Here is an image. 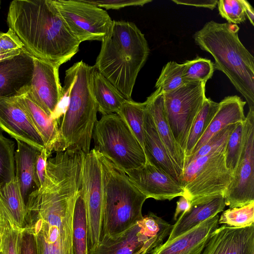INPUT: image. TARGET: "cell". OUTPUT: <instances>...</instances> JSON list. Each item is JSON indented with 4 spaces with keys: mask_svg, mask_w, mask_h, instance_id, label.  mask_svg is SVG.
<instances>
[{
    "mask_svg": "<svg viewBox=\"0 0 254 254\" xmlns=\"http://www.w3.org/2000/svg\"><path fill=\"white\" fill-rule=\"evenodd\" d=\"M97 153L103 175L102 236L115 238L142 218V208L147 198L123 170Z\"/></svg>",
    "mask_w": 254,
    "mask_h": 254,
    "instance_id": "cell-6",
    "label": "cell"
},
{
    "mask_svg": "<svg viewBox=\"0 0 254 254\" xmlns=\"http://www.w3.org/2000/svg\"><path fill=\"white\" fill-rule=\"evenodd\" d=\"M242 3L243 5L244 12L247 16L248 18L249 19L250 23L252 25H254V8L251 4L247 1L245 0H241Z\"/></svg>",
    "mask_w": 254,
    "mask_h": 254,
    "instance_id": "cell-45",
    "label": "cell"
},
{
    "mask_svg": "<svg viewBox=\"0 0 254 254\" xmlns=\"http://www.w3.org/2000/svg\"><path fill=\"white\" fill-rule=\"evenodd\" d=\"M217 5L219 14L229 23L237 25L246 20L241 0H220Z\"/></svg>",
    "mask_w": 254,
    "mask_h": 254,
    "instance_id": "cell-38",
    "label": "cell"
},
{
    "mask_svg": "<svg viewBox=\"0 0 254 254\" xmlns=\"http://www.w3.org/2000/svg\"><path fill=\"white\" fill-rule=\"evenodd\" d=\"M201 254H254V224L244 228L222 224L213 232Z\"/></svg>",
    "mask_w": 254,
    "mask_h": 254,
    "instance_id": "cell-16",
    "label": "cell"
},
{
    "mask_svg": "<svg viewBox=\"0 0 254 254\" xmlns=\"http://www.w3.org/2000/svg\"><path fill=\"white\" fill-rule=\"evenodd\" d=\"M15 172L22 196L26 204L29 195L37 189L36 162L42 150L20 140H16Z\"/></svg>",
    "mask_w": 254,
    "mask_h": 254,
    "instance_id": "cell-23",
    "label": "cell"
},
{
    "mask_svg": "<svg viewBox=\"0 0 254 254\" xmlns=\"http://www.w3.org/2000/svg\"><path fill=\"white\" fill-rule=\"evenodd\" d=\"M143 132V150L147 161L164 171L182 186L183 173L169 154L146 109L144 119Z\"/></svg>",
    "mask_w": 254,
    "mask_h": 254,
    "instance_id": "cell-22",
    "label": "cell"
},
{
    "mask_svg": "<svg viewBox=\"0 0 254 254\" xmlns=\"http://www.w3.org/2000/svg\"><path fill=\"white\" fill-rule=\"evenodd\" d=\"M81 194L86 212L88 250L95 248L102 237L103 175L97 152L85 155L82 170Z\"/></svg>",
    "mask_w": 254,
    "mask_h": 254,
    "instance_id": "cell-10",
    "label": "cell"
},
{
    "mask_svg": "<svg viewBox=\"0 0 254 254\" xmlns=\"http://www.w3.org/2000/svg\"><path fill=\"white\" fill-rule=\"evenodd\" d=\"M88 3L106 9H119L127 6H142L152 0H84Z\"/></svg>",
    "mask_w": 254,
    "mask_h": 254,
    "instance_id": "cell-39",
    "label": "cell"
},
{
    "mask_svg": "<svg viewBox=\"0 0 254 254\" xmlns=\"http://www.w3.org/2000/svg\"><path fill=\"white\" fill-rule=\"evenodd\" d=\"M15 143L4 136L0 129V187L15 177Z\"/></svg>",
    "mask_w": 254,
    "mask_h": 254,
    "instance_id": "cell-32",
    "label": "cell"
},
{
    "mask_svg": "<svg viewBox=\"0 0 254 254\" xmlns=\"http://www.w3.org/2000/svg\"><path fill=\"white\" fill-rule=\"evenodd\" d=\"M206 82L185 83L170 92L164 93L165 111L174 137L185 153L191 127L206 97Z\"/></svg>",
    "mask_w": 254,
    "mask_h": 254,
    "instance_id": "cell-9",
    "label": "cell"
},
{
    "mask_svg": "<svg viewBox=\"0 0 254 254\" xmlns=\"http://www.w3.org/2000/svg\"><path fill=\"white\" fill-rule=\"evenodd\" d=\"M183 64V78L186 83L206 82L211 78L215 70L214 64L211 60L198 57L192 60L186 61Z\"/></svg>",
    "mask_w": 254,
    "mask_h": 254,
    "instance_id": "cell-34",
    "label": "cell"
},
{
    "mask_svg": "<svg viewBox=\"0 0 254 254\" xmlns=\"http://www.w3.org/2000/svg\"><path fill=\"white\" fill-rule=\"evenodd\" d=\"M7 22L33 57L60 66L78 52L71 33L52 0H14Z\"/></svg>",
    "mask_w": 254,
    "mask_h": 254,
    "instance_id": "cell-1",
    "label": "cell"
},
{
    "mask_svg": "<svg viewBox=\"0 0 254 254\" xmlns=\"http://www.w3.org/2000/svg\"><path fill=\"white\" fill-rule=\"evenodd\" d=\"M184 64L175 61L167 63L163 67L155 87L164 93L174 90L186 83L183 78Z\"/></svg>",
    "mask_w": 254,
    "mask_h": 254,
    "instance_id": "cell-33",
    "label": "cell"
},
{
    "mask_svg": "<svg viewBox=\"0 0 254 254\" xmlns=\"http://www.w3.org/2000/svg\"><path fill=\"white\" fill-rule=\"evenodd\" d=\"M94 149L124 172L146 163L143 147L127 124L117 114L103 115L95 125Z\"/></svg>",
    "mask_w": 254,
    "mask_h": 254,
    "instance_id": "cell-7",
    "label": "cell"
},
{
    "mask_svg": "<svg viewBox=\"0 0 254 254\" xmlns=\"http://www.w3.org/2000/svg\"><path fill=\"white\" fill-rule=\"evenodd\" d=\"M2 49H1V47H0V52H2Z\"/></svg>",
    "mask_w": 254,
    "mask_h": 254,
    "instance_id": "cell-48",
    "label": "cell"
},
{
    "mask_svg": "<svg viewBox=\"0 0 254 254\" xmlns=\"http://www.w3.org/2000/svg\"><path fill=\"white\" fill-rule=\"evenodd\" d=\"M191 206V202L184 196H181L179 200L177 202L174 219L177 220L180 214L189 211Z\"/></svg>",
    "mask_w": 254,
    "mask_h": 254,
    "instance_id": "cell-44",
    "label": "cell"
},
{
    "mask_svg": "<svg viewBox=\"0 0 254 254\" xmlns=\"http://www.w3.org/2000/svg\"><path fill=\"white\" fill-rule=\"evenodd\" d=\"M34 71L30 89L37 104L52 117L64 96L59 65L33 57Z\"/></svg>",
    "mask_w": 254,
    "mask_h": 254,
    "instance_id": "cell-13",
    "label": "cell"
},
{
    "mask_svg": "<svg viewBox=\"0 0 254 254\" xmlns=\"http://www.w3.org/2000/svg\"><path fill=\"white\" fill-rule=\"evenodd\" d=\"M16 97L40 135L48 155L50 157L52 152L58 151L60 141L59 121L48 115L37 104L29 86Z\"/></svg>",
    "mask_w": 254,
    "mask_h": 254,
    "instance_id": "cell-19",
    "label": "cell"
},
{
    "mask_svg": "<svg viewBox=\"0 0 254 254\" xmlns=\"http://www.w3.org/2000/svg\"><path fill=\"white\" fill-rule=\"evenodd\" d=\"M0 129L16 140L42 150L44 142L16 97L0 98Z\"/></svg>",
    "mask_w": 254,
    "mask_h": 254,
    "instance_id": "cell-15",
    "label": "cell"
},
{
    "mask_svg": "<svg viewBox=\"0 0 254 254\" xmlns=\"http://www.w3.org/2000/svg\"><path fill=\"white\" fill-rule=\"evenodd\" d=\"M237 124L228 126L213 135L196 152L186 158L185 167L190 162L199 157L214 151L225 149L229 137Z\"/></svg>",
    "mask_w": 254,
    "mask_h": 254,
    "instance_id": "cell-37",
    "label": "cell"
},
{
    "mask_svg": "<svg viewBox=\"0 0 254 254\" xmlns=\"http://www.w3.org/2000/svg\"><path fill=\"white\" fill-rule=\"evenodd\" d=\"M146 112V105L132 100H126L119 111V115L127 124L143 148V124Z\"/></svg>",
    "mask_w": 254,
    "mask_h": 254,
    "instance_id": "cell-30",
    "label": "cell"
},
{
    "mask_svg": "<svg viewBox=\"0 0 254 254\" xmlns=\"http://www.w3.org/2000/svg\"><path fill=\"white\" fill-rule=\"evenodd\" d=\"M244 122L236 124L229 137L225 149V165L232 175L236 169L242 152L244 137Z\"/></svg>",
    "mask_w": 254,
    "mask_h": 254,
    "instance_id": "cell-36",
    "label": "cell"
},
{
    "mask_svg": "<svg viewBox=\"0 0 254 254\" xmlns=\"http://www.w3.org/2000/svg\"><path fill=\"white\" fill-rule=\"evenodd\" d=\"M91 68L81 61L65 71L63 88L68 103L59 126L58 151L70 148H77L85 154L90 151L98 112L90 88Z\"/></svg>",
    "mask_w": 254,
    "mask_h": 254,
    "instance_id": "cell-5",
    "label": "cell"
},
{
    "mask_svg": "<svg viewBox=\"0 0 254 254\" xmlns=\"http://www.w3.org/2000/svg\"><path fill=\"white\" fill-rule=\"evenodd\" d=\"M22 49L23 48L21 49L2 51L0 52V62L18 55L21 53Z\"/></svg>",
    "mask_w": 254,
    "mask_h": 254,
    "instance_id": "cell-46",
    "label": "cell"
},
{
    "mask_svg": "<svg viewBox=\"0 0 254 254\" xmlns=\"http://www.w3.org/2000/svg\"><path fill=\"white\" fill-rule=\"evenodd\" d=\"M225 149L199 157L185 167L182 179L183 196L191 205L224 195L233 178L225 165Z\"/></svg>",
    "mask_w": 254,
    "mask_h": 254,
    "instance_id": "cell-8",
    "label": "cell"
},
{
    "mask_svg": "<svg viewBox=\"0 0 254 254\" xmlns=\"http://www.w3.org/2000/svg\"><path fill=\"white\" fill-rule=\"evenodd\" d=\"M3 235V227H2V215L1 209L0 208V254H2V241Z\"/></svg>",
    "mask_w": 254,
    "mask_h": 254,
    "instance_id": "cell-47",
    "label": "cell"
},
{
    "mask_svg": "<svg viewBox=\"0 0 254 254\" xmlns=\"http://www.w3.org/2000/svg\"><path fill=\"white\" fill-rule=\"evenodd\" d=\"M89 83L98 112L102 115L117 113L127 99L94 65L91 66Z\"/></svg>",
    "mask_w": 254,
    "mask_h": 254,
    "instance_id": "cell-25",
    "label": "cell"
},
{
    "mask_svg": "<svg viewBox=\"0 0 254 254\" xmlns=\"http://www.w3.org/2000/svg\"><path fill=\"white\" fill-rule=\"evenodd\" d=\"M218 214L171 240H167L150 254H201L213 232L218 227Z\"/></svg>",
    "mask_w": 254,
    "mask_h": 254,
    "instance_id": "cell-18",
    "label": "cell"
},
{
    "mask_svg": "<svg viewBox=\"0 0 254 254\" xmlns=\"http://www.w3.org/2000/svg\"><path fill=\"white\" fill-rule=\"evenodd\" d=\"M33 71V56L24 48L18 55L0 62V98L17 96L30 85Z\"/></svg>",
    "mask_w": 254,
    "mask_h": 254,
    "instance_id": "cell-17",
    "label": "cell"
},
{
    "mask_svg": "<svg viewBox=\"0 0 254 254\" xmlns=\"http://www.w3.org/2000/svg\"><path fill=\"white\" fill-rule=\"evenodd\" d=\"M77 197L38 190L30 194L24 228L33 233L38 254H74L73 216Z\"/></svg>",
    "mask_w": 254,
    "mask_h": 254,
    "instance_id": "cell-3",
    "label": "cell"
},
{
    "mask_svg": "<svg viewBox=\"0 0 254 254\" xmlns=\"http://www.w3.org/2000/svg\"><path fill=\"white\" fill-rule=\"evenodd\" d=\"M0 46L2 51L21 49L24 48L20 39L10 28L6 33L0 32Z\"/></svg>",
    "mask_w": 254,
    "mask_h": 254,
    "instance_id": "cell-41",
    "label": "cell"
},
{
    "mask_svg": "<svg viewBox=\"0 0 254 254\" xmlns=\"http://www.w3.org/2000/svg\"><path fill=\"white\" fill-rule=\"evenodd\" d=\"M223 196L230 208L254 202V111H249L244 122L241 156Z\"/></svg>",
    "mask_w": 254,
    "mask_h": 254,
    "instance_id": "cell-12",
    "label": "cell"
},
{
    "mask_svg": "<svg viewBox=\"0 0 254 254\" xmlns=\"http://www.w3.org/2000/svg\"><path fill=\"white\" fill-rule=\"evenodd\" d=\"M49 158L46 151L44 148L38 156L36 162V177L37 182V188H41L45 180L46 174V167L47 160Z\"/></svg>",
    "mask_w": 254,
    "mask_h": 254,
    "instance_id": "cell-42",
    "label": "cell"
},
{
    "mask_svg": "<svg viewBox=\"0 0 254 254\" xmlns=\"http://www.w3.org/2000/svg\"><path fill=\"white\" fill-rule=\"evenodd\" d=\"M125 172L131 182L147 198L171 200L184 195V188L180 184L147 161L139 168Z\"/></svg>",
    "mask_w": 254,
    "mask_h": 254,
    "instance_id": "cell-14",
    "label": "cell"
},
{
    "mask_svg": "<svg viewBox=\"0 0 254 254\" xmlns=\"http://www.w3.org/2000/svg\"><path fill=\"white\" fill-rule=\"evenodd\" d=\"M146 109L152 118L159 136L176 166L183 173L185 167V153L176 141L166 117L164 92L157 88L145 101Z\"/></svg>",
    "mask_w": 254,
    "mask_h": 254,
    "instance_id": "cell-20",
    "label": "cell"
},
{
    "mask_svg": "<svg viewBox=\"0 0 254 254\" xmlns=\"http://www.w3.org/2000/svg\"><path fill=\"white\" fill-rule=\"evenodd\" d=\"M246 103L237 95L228 96L222 99L219 102L217 111L191 155L196 152L213 135L226 127L243 123L246 119L244 108Z\"/></svg>",
    "mask_w": 254,
    "mask_h": 254,
    "instance_id": "cell-24",
    "label": "cell"
},
{
    "mask_svg": "<svg viewBox=\"0 0 254 254\" xmlns=\"http://www.w3.org/2000/svg\"><path fill=\"white\" fill-rule=\"evenodd\" d=\"M142 233L152 244L154 249L162 244L165 238L169 236L173 225L150 212L137 222Z\"/></svg>",
    "mask_w": 254,
    "mask_h": 254,
    "instance_id": "cell-31",
    "label": "cell"
},
{
    "mask_svg": "<svg viewBox=\"0 0 254 254\" xmlns=\"http://www.w3.org/2000/svg\"><path fill=\"white\" fill-rule=\"evenodd\" d=\"M154 248L136 223L115 238L103 236L99 243L88 254H147Z\"/></svg>",
    "mask_w": 254,
    "mask_h": 254,
    "instance_id": "cell-21",
    "label": "cell"
},
{
    "mask_svg": "<svg viewBox=\"0 0 254 254\" xmlns=\"http://www.w3.org/2000/svg\"><path fill=\"white\" fill-rule=\"evenodd\" d=\"M94 66L125 97L131 95L150 49L144 34L133 22L113 20L101 41Z\"/></svg>",
    "mask_w": 254,
    "mask_h": 254,
    "instance_id": "cell-2",
    "label": "cell"
},
{
    "mask_svg": "<svg viewBox=\"0 0 254 254\" xmlns=\"http://www.w3.org/2000/svg\"><path fill=\"white\" fill-rule=\"evenodd\" d=\"M239 27L211 20L196 31L195 43L214 58L215 69L223 72L254 111V58L240 41Z\"/></svg>",
    "mask_w": 254,
    "mask_h": 254,
    "instance_id": "cell-4",
    "label": "cell"
},
{
    "mask_svg": "<svg viewBox=\"0 0 254 254\" xmlns=\"http://www.w3.org/2000/svg\"><path fill=\"white\" fill-rule=\"evenodd\" d=\"M172 1L177 4L185 5L194 6L196 7L207 8L213 9L217 5V0H172Z\"/></svg>",
    "mask_w": 254,
    "mask_h": 254,
    "instance_id": "cell-43",
    "label": "cell"
},
{
    "mask_svg": "<svg viewBox=\"0 0 254 254\" xmlns=\"http://www.w3.org/2000/svg\"><path fill=\"white\" fill-rule=\"evenodd\" d=\"M0 198L15 224L23 229L26 215V204L15 177L0 187Z\"/></svg>",
    "mask_w": 254,
    "mask_h": 254,
    "instance_id": "cell-27",
    "label": "cell"
},
{
    "mask_svg": "<svg viewBox=\"0 0 254 254\" xmlns=\"http://www.w3.org/2000/svg\"><path fill=\"white\" fill-rule=\"evenodd\" d=\"M19 254H38L34 236L27 227L23 228L21 231Z\"/></svg>",
    "mask_w": 254,
    "mask_h": 254,
    "instance_id": "cell-40",
    "label": "cell"
},
{
    "mask_svg": "<svg viewBox=\"0 0 254 254\" xmlns=\"http://www.w3.org/2000/svg\"><path fill=\"white\" fill-rule=\"evenodd\" d=\"M70 31L80 42L102 41L113 20L102 8L84 0H52Z\"/></svg>",
    "mask_w": 254,
    "mask_h": 254,
    "instance_id": "cell-11",
    "label": "cell"
},
{
    "mask_svg": "<svg viewBox=\"0 0 254 254\" xmlns=\"http://www.w3.org/2000/svg\"><path fill=\"white\" fill-rule=\"evenodd\" d=\"M72 240L74 254H88L86 212L80 191L76 200L73 211Z\"/></svg>",
    "mask_w": 254,
    "mask_h": 254,
    "instance_id": "cell-29",
    "label": "cell"
},
{
    "mask_svg": "<svg viewBox=\"0 0 254 254\" xmlns=\"http://www.w3.org/2000/svg\"><path fill=\"white\" fill-rule=\"evenodd\" d=\"M219 107V102H215L210 98L205 99L191 127L188 137L185 150L186 159L192 154L195 146L205 132Z\"/></svg>",
    "mask_w": 254,
    "mask_h": 254,
    "instance_id": "cell-28",
    "label": "cell"
},
{
    "mask_svg": "<svg viewBox=\"0 0 254 254\" xmlns=\"http://www.w3.org/2000/svg\"></svg>",
    "mask_w": 254,
    "mask_h": 254,
    "instance_id": "cell-49",
    "label": "cell"
},
{
    "mask_svg": "<svg viewBox=\"0 0 254 254\" xmlns=\"http://www.w3.org/2000/svg\"><path fill=\"white\" fill-rule=\"evenodd\" d=\"M218 224L236 228L254 225V202L240 207L229 208L223 211L219 217Z\"/></svg>",
    "mask_w": 254,
    "mask_h": 254,
    "instance_id": "cell-35",
    "label": "cell"
},
{
    "mask_svg": "<svg viewBox=\"0 0 254 254\" xmlns=\"http://www.w3.org/2000/svg\"><path fill=\"white\" fill-rule=\"evenodd\" d=\"M225 206L223 195L191 205L189 211L182 213L173 225L167 240H171L204 221L216 216L223 211Z\"/></svg>",
    "mask_w": 254,
    "mask_h": 254,
    "instance_id": "cell-26",
    "label": "cell"
}]
</instances>
